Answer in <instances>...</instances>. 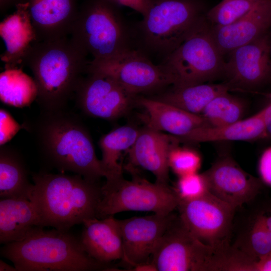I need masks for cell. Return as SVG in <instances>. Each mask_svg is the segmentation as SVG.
Returning <instances> with one entry per match:
<instances>
[{
    "mask_svg": "<svg viewBox=\"0 0 271 271\" xmlns=\"http://www.w3.org/2000/svg\"><path fill=\"white\" fill-rule=\"evenodd\" d=\"M270 1H271V0H270Z\"/></svg>",
    "mask_w": 271,
    "mask_h": 271,
    "instance_id": "7bdbcfd3",
    "label": "cell"
},
{
    "mask_svg": "<svg viewBox=\"0 0 271 271\" xmlns=\"http://www.w3.org/2000/svg\"><path fill=\"white\" fill-rule=\"evenodd\" d=\"M261 110L267 133L271 137V102Z\"/></svg>",
    "mask_w": 271,
    "mask_h": 271,
    "instance_id": "8d00e7d4",
    "label": "cell"
},
{
    "mask_svg": "<svg viewBox=\"0 0 271 271\" xmlns=\"http://www.w3.org/2000/svg\"><path fill=\"white\" fill-rule=\"evenodd\" d=\"M201 0H152L134 29L137 49L164 60L205 18Z\"/></svg>",
    "mask_w": 271,
    "mask_h": 271,
    "instance_id": "8992f818",
    "label": "cell"
},
{
    "mask_svg": "<svg viewBox=\"0 0 271 271\" xmlns=\"http://www.w3.org/2000/svg\"><path fill=\"white\" fill-rule=\"evenodd\" d=\"M173 189L180 201L196 198L208 191L203 174L198 173L179 177Z\"/></svg>",
    "mask_w": 271,
    "mask_h": 271,
    "instance_id": "1f68e13d",
    "label": "cell"
},
{
    "mask_svg": "<svg viewBox=\"0 0 271 271\" xmlns=\"http://www.w3.org/2000/svg\"><path fill=\"white\" fill-rule=\"evenodd\" d=\"M168 164L169 168L179 177L197 173L201 166V159L195 151L179 147L178 145L171 150Z\"/></svg>",
    "mask_w": 271,
    "mask_h": 271,
    "instance_id": "4dcf8cb0",
    "label": "cell"
},
{
    "mask_svg": "<svg viewBox=\"0 0 271 271\" xmlns=\"http://www.w3.org/2000/svg\"><path fill=\"white\" fill-rule=\"evenodd\" d=\"M25 124L41 157L51 167L94 182L106 178L88 130L79 116L67 107L41 111Z\"/></svg>",
    "mask_w": 271,
    "mask_h": 271,
    "instance_id": "6da1fadb",
    "label": "cell"
},
{
    "mask_svg": "<svg viewBox=\"0 0 271 271\" xmlns=\"http://www.w3.org/2000/svg\"><path fill=\"white\" fill-rule=\"evenodd\" d=\"M245 110L244 102L227 91L214 97L201 115L206 119L210 126H220L243 119Z\"/></svg>",
    "mask_w": 271,
    "mask_h": 271,
    "instance_id": "83f0119b",
    "label": "cell"
},
{
    "mask_svg": "<svg viewBox=\"0 0 271 271\" xmlns=\"http://www.w3.org/2000/svg\"><path fill=\"white\" fill-rule=\"evenodd\" d=\"M17 0H0L1 11L6 10L12 4H15Z\"/></svg>",
    "mask_w": 271,
    "mask_h": 271,
    "instance_id": "ab89813d",
    "label": "cell"
},
{
    "mask_svg": "<svg viewBox=\"0 0 271 271\" xmlns=\"http://www.w3.org/2000/svg\"><path fill=\"white\" fill-rule=\"evenodd\" d=\"M87 71L100 72L116 81L130 94L160 90L173 85L172 74L161 64L155 65L141 51L133 49L111 59L93 63Z\"/></svg>",
    "mask_w": 271,
    "mask_h": 271,
    "instance_id": "8fae6325",
    "label": "cell"
},
{
    "mask_svg": "<svg viewBox=\"0 0 271 271\" xmlns=\"http://www.w3.org/2000/svg\"><path fill=\"white\" fill-rule=\"evenodd\" d=\"M80 238L87 253L99 262L109 265L112 261L122 259V243L117 221L113 216L100 220H85Z\"/></svg>",
    "mask_w": 271,
    "mask_h": 271,
    "instance_id": "d6986e66",
    "label": "cell"
},
{
    "mask_svg": "<svg viewBox=\"0 0 271 271\" xmlns=\"http://www.w3.org/2000/svg\"><path fill=\"white\" fill-rule=\"evenodd\" d=\"M37 96L34 79L17 67L6 68L0 75V97L6 104L17 107L27 106Z\"/></svg>",
    "mask_w": 271,
    "mask_h": 271,
    "instance_id": "4316f807",
    "label": "cell"
},
{
    "mask_svg": "<svg viewBox=\"0 0 271 271\" xmlns=\"http://www.w3.org/2000/svg\"><path fill=\"white\" fill-rule=\"evenodd\" d=\"M226 83H201L183 87H173L152 98L189 112L201 114L207 104L216 96L230 90Z\"/></svg>",
    "mask_w": 271,
    "mask_h": 271,
    "instance_id": "d4e9b609",
    "label": "cell"
},
{
    "mask_svg": "<svg viewBox=\"0 0 271 271\" xmlns=\"http://www.w3.org/2000/svg\"><path fill=\"white\" fill-rule=\"evenodd\" d=\"M75 93L76 104L89 116L115 119L126 113L136 96L104 74L86 71Z\"/></svg>",
    "mask_w": 271,
    "mask_h": 271,
    "instance_id": "7c38bea8",
    "label": "cell"
},
{
    "mask_svg": "<svg viewBox=\"0 0 271 271\" xmlns=\"http://www.w3.org/2000/svg\"><path fill=\"white\" fill-rule=\"evenodd\" d=\"M259 0H222L205 13L211 27L229 25L247 14Z\"/></svg>",
    "mask_w": 271,
    "mask_h": 271,
    "instance_id": "f1b7e54d",
    "label": "cell"
},
{
    "mask_svg": "<svg viewBox=\"0 0 271 271\" xmlns=\"http://www.w3.org/2000/svg\"><path fill=\"white\" fill-rule=\"evenodd\" d=\"M35 227L24 238L5 244L1 256L18 271L108 270L112 267L98 262L85 250L80 239L68 231H45Z\"/></svg>",
    "mask_w": 271,
    "mask_h": 271,
    "instance_id": "277c9868",
    "label": "cell"
},
{
    "mask_svg": "<svg viewBox=\"0 0 271 271\" xmlns=\"http://www.w3.org/2000/svg\"><path fill=\"white\" fill-rule=\"evenodd\" d=\"M261 180L271 186V147L266 149L262 154L258 165Z\"/></svg>",
    "mask_w": 271,
    "mask_h": 271,
    "instance_id": "836d02e7",
    "label": "cell"
},
{
    "mask_svg": "<svg viewBox=\"0 0 271 271\" xmlns=\"http://www.w3.org/2000/svg\"><path fill=\"white\" fill-rule=\"evenodd\" d=\"M20 1L28 4L38 42L70 35L81 4L80 0H17L16 3Z\"/></svg>",
    "mask_w": 271,
    "mask_h": 271,
    "instance_id": "2e32d148",
    "label": "cell"
},
{
    "mask_svg": "<svg viewBox=\"0 0 271 271\" xmlns=\"http://www.w3.org/2000/svg\"><path fill=\"white\" fill-rule=\"evenodd\" d=\"M259 216L267 231L269 232H271V215H262Z\"/></svg>",
    "mask_w": 271,
    "mask_h": 271,
    "instance_id": "f35d334b",
    "label": "cell"
},
{
    "mask_svg": "<svg viewBox=\"0 0 271 271\" xmlns=\"http://www.w3.org/2000/svg\"><path fill=\"white\" fill-rule=\"evenodd\" d=\"M270 26L271 1L259 0L234 22L219 27L210 26V29L217 47L224 56L267 33Z\"/></svg>",
    "mask_w": 271,
    "mask_h": 271,
    "instance_id": "e0dca14e",
    "label": "cell"
},
{
    "mask_svg": "<svg viewBox=\"0 0 271 271\" xmlns=\"http://www.w3.org/2000/svg\"><path fill=\"white\" fill-rule=\"evenodd\" d=\"M118 6L130 8L144 16L147 13L152 0H109Z\"/></svg>",
    "mask_w": 271,
    "mask_h": 271,
    "instance_id": "e575fe53",
    "label": "cell"
},
{
    "mask_svg": "<svg viewBox=\"0 0 271 271\" xmlns=\"http://www.w3.org/2000/svg\"><path fill=\"white\" fill-rule=\"evenodd\" d=\"M19 125L10 115L1 109V145L10 139L19 129Z\"/></svg>",
    "mask_w": 271,
    "mask_h": 271,
    "instance_id": "d6a6232c",
    "label": "cell"
},
{
    "mask_svg": "<svg viewBox=\"0 0 271 271\" xmlns=\"http://www.w3.org/2000/svg\"><path fill=\"white\" fill-rule=\"evenodd\" d=\"M183 223L198 240L217 250L227 249L236 208L209 192L195 199L180 201Z\"/></svg>",
    "mask_w": 271,
    "mask_h": 271,
    "instance_id": "30bf717a",
    "label": "cell"
},
{
    "mask_svg": "<svg viewBox=\"0 0 271 271\" xmlns=\"http://www.w3.org/2000/svg\"><path fill=\"white\" fill-rule=\"evenodd\" d=\"M175 216L172 213L118 220L121 233L122 260L133 267L148 262L160 239Z\"/></svg>",
    "mask_w": 271,
    "mask_h": 271,
    "instance_id": "5bb4252c",
    "label": "cell"
},
{
    "mask_svg": "<svg viewBox=\"0 0 271 271\" xmlns=\"http://www.w3.org/2000/svg\"><path fill=\"white\" fill-rule=\"evenodd\" d=\"M202 174L208 192L235 208L251 201L261 187L260 180L228 156L217 160Z\"/></svg>",
    "mask_w": 271,
    "mask_h": 271,
    "instance_id": "9a60e30c",
    "label": "cell"
},
{
    "mask_svg": "<svg viewBox=\"0 0 271 271\" xmlns=\"http://www.w3.org/2000/svg\"><path fill=\"white\" fill-rule=\"evenodd\" d=\"M224 251L201 242L175 216L157 245L151 262L158 271H220Z\"/></svg>",
    "mask_w": 271,
    "mask_h": 271,
    "instance_id": "9c48e42d",
    "label": "cell"
},
{
    "mask_svg": "<svg viewBox=\"0 0 271 271\" xmlns=\"http://www.w3.org/2000/svg\"><path fill=\"white\" fill-rule=\"evenodd\" d=\"M16 11L0 24V35L6 47L1 60L6 68L17 67L37 38L28 10V4L18 2Z\"/></svg>",
    "mask_w": 271,
    "mask_h": 271,
    "instance_id": "ffe728a7",
    "label": "cell"
},
{
    "mask_svg": "<svg viewBox=\"0 0 271 271\" xmlns=\"http://www.w3.org/2000/svg\"><path fill=\"white\" fill-rule=\"evenodd\" d=\"M0 270L1 271H16L17 270L16 267L12 266L7 264L3 260H0Z\"/></svg>",
    "mask_w": 271,
    "mask_h": 271,
    "instance_id": "60d3db41",
    "label": "cell"
},
{
    "mask_svg": "<svg viewBox=\"0 0 271 271\" xmlns=\"http://www.w3.org/2000/svg\"><path fill=\"white\" fill-rule=\"evenodd\" d=\"M119 6L109 0H83L70 33L71 38L92 57L91 62L111 59L135 49V32Z\"/></svg>",
    "mask_w": 271,
    "mask_h": 271,
    "instance_id": "5b68a950",
    "label": "cell"
},
{
    "mask_svg": "<svg viewBox=\"0 0 271 271\" xmlns=\"http://www.w3.org/2000/svg\"><path fill=\"white\" fill-rule=\"evenodd\" d=\"M133 270L138 271H158L156 266L152 262H147L133 267Z\"/></svg>",
    "mask_w": 271,
    "mask_h": 271,
    "instance_id": "74e56055",
    "label": "cell"
},
{
    "mask_svg": "<svg viewBox=\"0 0 271 271\" xmlns=\"http://www.w3.org/2000/svg\"><path fill=\"white\" fill-rule=\"evenodd\" d=\"M179 143L175 136L147 126L127 151L132 164L152 173L157 183L169 185V155Z\"/></svg>",
    "mask_w": 271,
    "mask_h": 271,
    "instance_id": "ac0fdd59",
    "label": "cell"
},
{
    "mask_svg": "<svg viewBox=\"0 0 271 271\" xmlns=\"http://www.w3.org/2000/svg\"><path fill=\"white\" fill-rule=\"evenodd\" d=\"M140 131L131 125H126L118 127L100 138L98 144L102 152L100 161L106 174L105 182L123 176L118 160L123 151L128 150L133 145Z\"/></svg>",
    "mask_w": 271,
    "mask_h": 271,
    "instance_id": "484cf974",
    "label": "cell"
},
{
    "mask_svg": "<svg viewBox=\"0 0 271 271\" xmlns=\"http://www.w3.org/2000/svg\"><path fill=\"white\" fill-rule=\"evenodd\" d=\"M31 198L39 216V226L68 231L85 220L97 218L101 199L97 182L80 175L33 173Z\"/></svg>",
    "mask_w": 271,
    "mask_h": 271,
    "instance_id": "3957f363",
    "label": "cell"
},
{
    "mask_svg": "<svg viewBox=\"0 0 271 271\" xmlns=\"http://www.w3.org/2000/svg\"><path fill=\"white\" fill-rule=\"evenodd\" d=\"M268 232L269 233V238H270V243H271V232Z\"/></svg>",
    "mask_w": 271,
    "mask_h": 271,
    "instance_id": "b9f144b4",
    "label": "cell"
},
{
    "mask_svg": "<svg viewBox=\"0 0 271 271\" xmlns=\"http://www.w3.org/2000/svg\"><path fill=\"white\" fill-rule=\"evenodd\" d=\"M87 55L70 37L35 42L21 64L29 68L37 88L41 111L67 107L86 74Z\"/></svg>",
    "mask_w": 271,
    "mask_h": 271,
    "instance_id": "7a4b0ae2",
    "label": "cell"
},
{
    "mask_svg": "<svg viewBox=\"0 0 271 271\" xmlns=\"http://www.w3.org/2000/svg\"><path fill=\"white\" fill-rule=\"evenodd\" d=\"M231 247L253 258L259 259L271 254L269 233L259 216L254 219L242 242Z\"/></svg>",
    "mask_w": 271,
    "mask_h": 271,
    "instance_id": "f546056e",
    "label": "cell"
},
{
    "mask_svg": "<svg viewBox=\"0 0 271 271\" xmlns=\"http://www.w3.org/2000/svg\"><path fill=\"white\" fill-rule=\"evenodd\" d=\"M39 226V216L33 203L25 199L0 200V243L20 240Z\"/></svg>",
    "mask_w": 271,
    "mask_h": 271,
    "instance_id": "603a6c76",
    "label": "cell"
},
{
    "mask_svg": "<svg viewBox=\"0 0 271 271\" xmlns=\"http://www.w3.org/2000/svg\"><path fill=\"white\" fill-rule=\"evenodd\" d=\"M267 137L261 110L235 123L220 126L200 127L177 138L180 142L198 143L226 141L250 142Z\"/></svg>",
    "mask_w": 271,
    "mask_h": 271,
    "instance_id": "7402d4cb",
    "label": "cell"
},
{
    "mask_svg": "<svg viewBox=\"0 0 271 271\" xmlns=\"http://www.w3.org/2000/svg\"><path fill=\"white\" fill-rule=\"evenodd\" d=\"M254 271H271V254L258 259L254 263Z\"/></svg>",
    "mask_w": 271,
    "mask_h": 271,
    "instance_id": "d590c367",
    "label": "cell"
},
{
    "mask_svg": "<svg viewBox=\"0 0 271 271\" xmlns=\"http://www.w3.org/2000/svg\"><path fill=\"white\" fill-rule=\"evenodd\" d=\"M228 54L223 74L231 89H252L271 74V40L267 33Z\"/></svg>",
    "mask_w": 271,
    "mask_h": 271,
    "instance_id": "4fadbf2b",
    "label": "cell"
},
{
    "mask_svg": "<svg viewBox=\"0 0 271 271\" xmlns=\"http://www.w3.org/2000/svg\"><path fill=\"white\" fill-rule=\"evenodd\" d=\"M172 74L175 87L204 83L223 74L225 61L205 18L160 63Z\"/></svg>",
    "mask_w": 271,
    "mask_h": 271,
    "instance_id": "52a82bcc",
    "label": "cell"
},
{
    "mask_svg": "<svg viewBox=\"0 0 271 271\" xmlns=\"http://www.w3.org/2000/svg\"><path fill=\"white\" fill-rule=\"evenodd\" d=\"M136 100L147 111V126L154 129L179 138L197 128L210 126L201 114L189 112L151 97H140Z\"/></svg>",
    "mask_w": 271,
    "mask_h": 271,
    "instance_id": "44dd1931",
    "label": "cell"
},
{
    "mask_svg": "<svg viewBox=\"0 0 271 271\" xmlns=\"http://www.w3.org/2000/svg\"><path fill=\"white\" fill-rule=\"evenodd\" d=\"M101 199L97 218L102 219L126 211H151L168 215L177 208L180 199L169 185L121 177L101 186Z\"/></svg>",
    "mask_w": 271,
    "mask_h": 271,
    "instance_id": "ba28073f",
    "label": "cell"
},
{
    "mask_svg": "<svg viewBox=\"0 0 271 271\" xmlns=\"http://www.w3.org/2000/svg\"><path fill=\"white\" fill-rule=\"evenodd\" d=\"M34 184L29 182L20 153L10 146L0 148V197L31 200Z\"/></svg>",
    "mask_w": 271,
    "mask_h": 271,
    "instance_id": "cb8c5ba5",
    "label": "cell"
}]
</instances>
